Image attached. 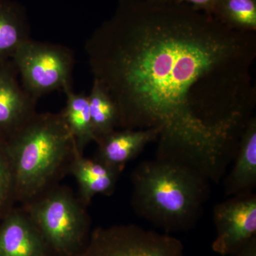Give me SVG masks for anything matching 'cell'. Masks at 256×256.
<instances>
[{"instance_id":"cell-4","label":"cell","mask_w":256,"mask_h":256,"mask_svg":"<svg viewBox=\"0 0 256 256\" xmlns=\"http://www.w3.org/2000/svg\"><path fill=\"white\" fill-rule=\"evenodd\" d=\"M56 256H74L90 235L87 207L68 186L56 184L23 204Z\"/></svg>"},{"instance_id":"cell-7","label":"cell","mask_w":256,"mask_h":256,"mask_svg":"<svg viewBox=\"0 0 256 256\" xmlns=\"http://www.w3.org/2000/svg\"><path fill=\"white\" fill-rule=\"evenodd\" d=\"M216 237L214 252L224 256L256 236V196L252 193L233 196L218 204L213 212Z\"/></svg>"},{"instance_id":"cell-11","label":"cell","mask_w":256,"mask_h":256,"mask_svg":"<svg viewBox=\"0 0 256 256\" xmlns=\"http://www.w3.org/2000/svg\"><path fill=\"white\" fill-rule=\"evenodd\" d=\"M121 172L98 160L85 158L76 146L68 168V174L78 183L79 200L86 207L96 195L112 194Z\"/></svg>"},{"instance_id":"cell-3","label":"cell","mask_w":256,"mask_h":256,"mask_svg":"<svg viewBox=\"0 0 256 256\" xmlns=\"http://www.w3.org/2000/svg\"><path fill=\"white\" fill-rule=\"evenodd\" d=\"M16 200L23 204L68 174L75 142L62 112H36L6 140Z\"/></svg>"},{"instance_id":"cell-1","label":"cell","mask_w":256,"mask_h":256,"mask_svg":"<svg viewBox=\"0 0 256 256\" xmlns=\"http://www.w3.org/2000/svg\"><path fill=\"white\" fill-rule=\"evenodd\" d=\"M119 127L160 130L158 158L220 178L256 101V34L183 3L122 0L87 40Z\"/></svg>"},{"instance_id":"cell-15","label":"cell","mask_w":256,"mask_h":256,"mask_svg":"<svg viewBox=\"0 0 256 256\" xmlns=\"http://www.w3.org/2000/svg\"><path fill=\"white\" fill-rule=\"evenodd\" d=\"M88 98L89 111L96 142L119 127L117 106L105 89L94 80Z\"/></svg>"},{"instance_id":"cell-17","label":"cell","mask_w":256,"mask_h":256,"mask_svg":"<svg viewBox=\"0 0 256 256\" xmlns=\"http://www.w3.org/2000/svg\"><path fill=\"white\" fill-rule=\"evenodd\" d=\"M16 200L14 172L6 140L0 138V207Z\"/></svg>"},{"instance_id":"cell-13","label":"cell","mask_w":256,"mask_h":256,"mask_svg":"<svg viewBox=\"0 0 256 256\" xmlns=\"http://www.w3.org/2000/svg\"><path fill=\"white\" fill-rule=\"evenodd\" d=\"M66 96V104L62 111L64 120L75 142L79 153L84 154L88 144L96 142L92 130L88 98L84 94H76L72 87L64 90Z\"/></svg>"},{"instance_id":"cell-10","label":"cell","mask_w":256,"mask_h":256,"mask_svg":"<svg viewBox=\"0 0 256 256\" xmlns=\"http://www.w3.org/2000/svg\"><path fill=\"white\" fill-rule=\"evenodd\" d=\"M160 130H114L98 141L94 159L122 172L128 162L136 158L149 143L158 139Z\"/></svg>"},{"instance_id":"cell-5","label":"cell","mask_w":256,"mask_h":256,"mask_svg":"<svg viewBox=\"0 0 256 256\" xmlns=\"http://www.w3.org/2000/svg\"><path fill=\"white\" fill-rule=\"evenodd\" d=\"M12 60L22 86L35 100L72 87L74 55L66 47L28 40L18 47Z\"/></svg>"},{"instance_id":"cell-6","label":"cell","mask_w":256,"mask_h":256,"mask_svg":"<svg viewBox=\"0 0 256 256\" xmlns=\"http://www.w3.org/2000/svg\"><path fill=\"white\" fill-rule=\"evenodd\" d=\"M74 256H185L182 244L168 235L134 225L98 227Z\"/></svg>"},{"instance_id":"cell-20","label":"cell","mask_w":256,"mask_h":256,"mask_svg":"<svg viewBox=\"0 0 256 256\" xmlns=\"http://www.w3.org/2000/svg\"><path fill=\"white\" fill-rule=\"evenodd\" d=\"M149 1L156 3H178V0H149Z\"/></svg>"},{"instance_id":"cell-18","label":"cell","mask_w":256,"mask_h":256,"mask_svg":"<svg viewBox=\"0 0 256 256\" xmlns=\"http://www.w3.org/2000/svg\"><path fill=\"white\" fill-rule=\"evenodd\" d=\"M217 1L218 0H178V3H183L194 10L210 14Z\"/></svg>"},{"instance_id":"cell-9","label":"cell","mask_w":256,"mask_h":256,"mask_svg":"<svg viewBox=\"0 0 256 256\" xmlns=\"http://www.w3.org/2000/svg\"><path fill=\"white\" fill-rule=\"evenodd\" d=\"M0 256H56L26 210H11L0 226Z\"/></svg>"},{"instance_id":"cell-14","label":"cell","mask_w":256,"mask_h":256,"mask_svg":"<svg viewBox=\"0 0 256 256\" xmlns=\"http://www.w3.org/2000/svg\"><path fill=\"white\" fill-rule=\"evenodd\" d=\"M28 40V28L20 10L9 2L0 0V62L11 60Z\"/></svg>"},{"instance_id":"cell-2","label":"cell","mask_w":256,"mask_h":256,"mask_svg":"<svg viewBox=\"0 0 256 256\" xmlns=\"http://www.w3.org/2000/svg\"><path fill=\"white\" fill-rule=\"evenodd\" d=\"M208 180L178 160L142 162L132 175L133 208L166 233L188 230L206 198Z\"/></svg>"},{"instance_id":"cell-12","label":"cell","mask_w":256,"mask_h":256,"mask_svg":"<svg viewBox=\"0 0 256 256\" xmlns=\"http://www.w3.org/2000/svg\"><path fill=\"white\" fill-rule=\"evenodd\" d=\"M235 164L225 182L227 196L252 193L256 184V118L252 116L244 128L237 148Z\"/></svg>"},{"instance_id":"cell-8","label":"cell","mask_w":256,"mask_h":256,"mask_svg":"<svg viewBox=\"0 0 256 256\" xmlns=\"http://www.w3.org/2000/svg\"><path fill=\"white\" fill-rule=\"evenodd\" d=\"M36 102L18 82L12 60L0 62V134L5 140L36 114Z\"/></svg>"},{"instance_id":"cell-19","label":"cell","mask_w":256,"mask_h":256,"mask_svg":"<svg viewBox=\"0 0 256 256\" xmlns=\"http://www.w3.org/2000/svg\"><path fill=\"white\" fill-rule=\"evenodd\" d=\"M228 256H256V236Z\"/></svg>"},{"instance_id":"cell-16","label":"cell","mask_w":256,"mask_h":256,"mask_svg":"<svg viewBox=\"0 0 256 256\" xmlns=\"http://www.w3.org/2000/svg\"><path fill=\"white\" fill-rule=\"evenodd\" d=\"M210 14L232 30L256 33V0H218Z\"/></svg>"}]
</instances>
